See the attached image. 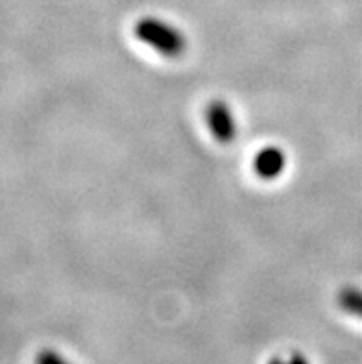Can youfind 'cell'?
<instances>
[{"label":"cell","mask_w":362,"mask_h":364,"mask_svg":"<svg viewBox=\"0 0 362 364\" xmlns=\"http://www.w3.org/2000/svg\"><path fill=\"white\" fill-rule=\"evenodd\" d=\"M139 41L148 45L166 58H178L187 50V39L178 28L156 17H144L133 26Z\"/></svg>","instance_id":"obj_1"},{"label":"cell","mask_w":362,"mask_h":364,"mask_svg":"<svg viewBox=\"0 0 362 364\" xmlns=\"http://www.w3.org/2000/svg\"><path fill=\"white\" fill-rule=\"evenodd\" d=\"M206 122L213 137L222 144L233 143L237 137V124L230 106L224 100H213L206 109Z\"/></svg>","instance_id":"obj_2"},{"label":"cell","mask_w":362,"mask_h":364,"mask_svg":"<svg viewBox=\"0 0 362 364\" xmlns=\"http://www.w3.org/2000/svg\"><path fill=\"white\" fill-rule=\"evenodd\" d=\"M287 166V156L281 148L266 146L253 157V171L261 180H275L283 174Z\"/></svg>","instance_id":"obj_3"},{"label":"cell","mask_w":362,"mask_h":364,"mask_svg":"<svg viewBox=\"0 0 362 364\" xmlns=\"http://www.w3.org/2000/svg\"><path fill=\"white\" fill-rule=\"evenodd\" d=\"M339 305L346 313L362 318V292L355 289H342L339 292Z\"/></svg>","instance_id":"obj_4"},{"label":"cell","mask_w":362,"mask_h":364,"mask_svg":"<svg viewBox=\"0 0 362 364\" xmlns=\"http://www.w3.org/2000/svg\"><path fill=\"white\" fill-rule=\"evenodd\" d=\"M36 364H70L69 360L61 357L58 351L54 350H43L39 355H37Z\"/></svg>","instance_id":"obj_5"},{"label":"cell","mask_w":362,"mask_h":364,"mask_svg":"<svg viewBox=\"0 0 362 364\" xmlns=\"http://www.w3.org/2000/svg\"><path fill=\"white\" fill-rule=\"evenodd\" d=\"M268 364H309V360L305 359V355H302V353H292V357H290L289 360L275 357V359H272Z\"/></svg>","instance_id":"obj_6"}]
</instances>
